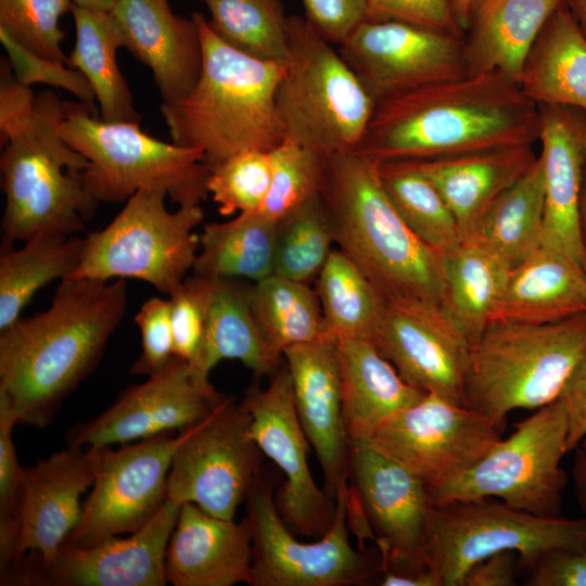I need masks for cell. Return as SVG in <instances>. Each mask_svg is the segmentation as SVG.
I'll return each instance as SVG.
<instances>
[{
	"mask_svg": "<svg viewBox=\"0 0 586 586\" xmlns=\"http://www.w3.org/2000/svg\"><path fill=\"white\" fill-rule=\"evenodd\" d=\"M575 18L581 31L586 38V0H564Z\"/></svg>",
	"mask_w": 586,
	"mask_h": 586,
	"instance_id": "obj_58",
	"label": "cell"
},
{
	"mask_svg": "<svg viewBox=\"0 0 586 586\" xmlns=\"http://www.w3.org/2000/svg\"><path fill=\"white\" fill-rule=\"evenodd\" d=\"M579 221H581V233L583 239V244L586 253V168L584 174V180L582 186L581 194V207H579Z\"/></svg>",
	"mask_w": 586,
	"mask_h": 586,
	"instance_id": "obj_60",
	"label": "cell"
},
{
	"mask_svg": "<svg viewBox=\"0 0 586 586\" xmlns=\"http://www.w3.org/2000/svg\"><path fill=\"white\" fill-rule=\"evenodd\" d=\"M225 359L240 360L257 375L273 374L281 360L255 322L247 288L235 279H216L202 346L195 362L189 366L195 382L212 387L208 374Z\"/></svg>",
	"mask_w": 586,
	"mask_h": 586,
	"instance_id": "obj_32",
	"label": "cell"
},
{
	"mask_svg": "<svg viewBox=\"0 0 586 586\" xmlns=\"http://www.w3.org/2000/svg\"><path fill=\"white\" fill-rule=\"evenodd\" d=\"M575 451L573 480L578 505L586 517V454L581 448Z\"/></svg>",
	"mask_w": 586,
	"mask_h": 586,
	"instance_id": "obj_56",
	"label": "cell"
},
{
	"mask_svg": "<svg viewBox=\"0 0 586 586\" xmlns=\"http://www.w3.org/2000/svg\"><path fill=\"white\" fill-rule=\"evenodd\" d=\"M216 279L193 275L169 295L175 356L192 366L200 353Z\"/></svg>",
	"mask_w": 586,
	"mask_h": 586,
	"instance_id": "obj_46",
	"label": "cell"
},
{
	"mask_svg": "<svg viewBox=\"0 0 586 586\" xmlns=\"http://www.w3.org/2000/svg\"><path fill=\"white\" fill-rule=\"evenodd\" d=\"M335 341L342 413L349 444L366 441L381 423L426 393L407 383L373 342Z\"/></svg>",
	"mask_w": 586,
	"mask_h": 586,
	"instance_id": "obj_29",
	"label": "cell"
},
{
	"mask_svg": "<svg viewBox=\"0 0 586 586\" xmlns=\"http://www.w3.org/2000/svg\"><path fill=\"white\" fill-rule=\"evenodd\" d=\"M251 416L226 397L204 420L183 430L168 475L167 499L195 504L233 520L263 470L264 454L250 434Z\"/></svg>",
	"mask_w": 586,
	"mask_h": 586,
	"instance_id": "obj_13",
	"label": "cell"
},
{
	"mask_svg": "<svg viewBox=\"0 0 586 586\" xmlns=\"http://www.w3.org/2000/svg\"><path fill=\"white\" fill-rule=\"evenodd\" d=\"M252 536L241 523L214 517L195 504L180 506L166 550L167 583L174 586L251 585Z\"/></svg>",
	"mask_w": 586,
	"mask_h": 586,
	"instance_id": "obj_26",
	"label": "cell"
},
{
	"mask_svg": "<svg viewBox=\"0 0 586 586\" xmlns=\"http://www.w3.org/2000/svg\"><path fill=\"white\" fill-rule=\"evenodd\" d=\"M135 320L141 333V354L130 372L151 377L165 369L176 357L170 300L157 296L146 300Z\"/></svg>",
	"mask_w": 586,
	"mask_h": 586,
	"instance_id": "obj_48",
	"label": "cell"
},
{
	"mask_svg": "<svg viewBox=\"0 0 586 586\" xmlns=\"http://www.w3.org/2000/svg\"><path fill=\"white\" fill-rule=\"evenodd\" d=\"M17 419L8 399L0 394V514L18 519V496L23 468L13 441Z\"/></svg>",
	"mask_w": 586,
	"mask_h": 586,
	"instance_id": "obj_51",
	"label": "cell"
},
{
	"mask_svg": "<svg viewBox=\"0 0 586 586\" xmlns=\"http://www.w3.org/2000/svg\"><path fill=\"white\" fill-rule=\"evenodd\" d=\"M240 404L251 416L253 441L284 474L275 495L282 519L298 535L322 537L332 524L334 504L310 473L309 442L296 413L288 366L272 374L266 388L249 387Z\"/></svg>",
	"mask_w": 586,
	"mask_h": 586,
	"instance_id": "obj_18",
	"label": "cell"
},
{
	"mask_svg": "<svg viewBox=\"0 0 586 586\" xmlns=\"http://www.w3.org/2000/svg\"><path fill=\"white\" fill-rule=\"evenodd\" d=\"M65 101L53 90L35 94L0 62V170L5 195L3 240L43 233L74 235L85 229L99 202L79 171L88 165L64 139Z\"/></svg>",
	"mask_w": 586,
	"mask_h": 586,
	"instance_id": "obj_3",
	"label": "cell"
},
{
	"mask_svg": "<svg viewBox=\"0 0 586 586\" xmlns=\"http://www.w3.org/2000/svg\"><path fill=\"white\" fill-rule=\"evenodd\" d=\"M140 123L104 122L80 101H65L61 132L88 162L79 171L100 202H124L143 189H163L179 206L208 195L209 167L202 150L165 142L141 131Z\"/></svg>",
	"mask_w": 586,
	"mask_h": 586,
	"instance_id": "obj_7",
	"label": "cell"
},
{
	"mask_svg": "<svg viewBox=\"0 0 586 586\" xmlns=\"http://www.w3.org/2000/svg\"><path fill=\"white\" fill-rule=\"evenodd\" d=\"M500 430L464 405L425 393L381 423L364 442L431 487L476 463L501 440Z\"/></svg>",
	"mask_w": 586,
	"mask_h": 586,
	"instance_id": "obj_15",
	"label": "cell"
},
{
	"mask_svg": "<svg viewBox=\"0 0 586 586\" xmlns=\"http://www.w3.org/2000/svg\"><path fill=\"white\" fill-rule=\"evenodd\" d=\"M247 297L265 342L281 357L288 347L328 335L318 295L307 283L271 275L247 288Z\"/></svg>",
	"mask_w": 586,
	"mask_h": 586,
	"instance_id": "obj_38",
	"label": "cell"
},
{
	"mask_svg": "<svg viewBox=\"0 0 586 586\" xmlns=\"http://www.w3.org/2000/svg\"><path fill=\"white\" fill-rule=\"evenodd\" d=\"M73 5L72 0H0V28L27 50L67 64L60 18Z\"/></svg>",
	"mask_w": 586,
	"mask_h": 586,
	"instance_id": "obj_45",
	"label": "cell"
},
{
	"mask_svg": "<svg viewBox=\"0 0 586 586\" xmlns=\"http://www.w3.org/2000/svg\"><path fill=\"white\" fill-rule=\"evenodd\" d=\"M306 20L329 42L343 43L367 20L368 0H303Z\"/></svg>",
	"mask_w": 586,
	"mask_h": 586,
	"instance_id": "obj_50",
	"label": "cell"
},
{
	"mask_svg": "<svg viewBox=\"0 0 586 586\" xmlns=\"http://www.w3.org/2000/svg\"><path fill=\"white\" fill-rule=\"evenodd\" d=\"M334 243L320 195L278 221L273 275L307 283L317 277Z\"/></svg>",
	"mask_w": 586,
	"mask_h": 586,
	"instance_id": "obj_42",
	"label": "cell"
},
{
	"mask_svg": "<svg viewBox=\"0 0 586 586\" xmlns=\"http://www.w3.org/2000/svg\"><path fill=\"white\" fill-rule=\"evenodd\" d=\"M586 354V310L547 323L493 322L471 345L464 406L499 429L515 409L560 397Z\"/></svg>",
	"mask_w": 586,
	"mask_h": 586,
	"instance_id": "obj_6",
	"label": "cell"
},
{
	"mask_svg": "<svg viewBox=\"0 0 586 586\" xmlns=\"http://www.w3.org/2000/svg\"><path fill=\"white\" fill-rule=\"evenodd\" d=\"M539 157L545 182L540 246L564 255L586 271L579 221L586 112L557 105H539Z\"/></svg>",
	"mask_w": 586,
	"mask_h": 586,
	"instance_id": "obj_24",
	"label": "cell"
},
{
	"mask_svg": "<svg viewBox=\"0 0 586 586\" xmlns=\"http://www.w3.org/2000/svg\"><path fill=\"white\" fill-rule=\"evenodd\" d=\"M127 305L125 279H64L49 308L0 331V394L17 423H51L100 362Z\"/></svg>",
	"mask_w": 586,
	"mask_h": 586,
	"instance_id": "obj_1",
	"label": "cell"
},
{
	"mask_svg": "<svg viewBox=\"0 0 586 586\" xmlns=\"http://www.w3.org/2000/svg\"><path fill=\"white\" fill-rule=\"evenodd\" d=\"M544 168L539 157L482 216L468 238L508 269L540 246L544 220Z\"/></svg>",
	"mask_w": 586,
	"mask_h": 586,
	"instance_id": "obj_34",
	"label": "cell"
},
{
	"mask_svg": "<svg viewBox=\"0 0 586 586\" xmlns=\"http://www.w3.org/2000/svg\"><path fill=\"white\" fill-rule=\"evenodd\" d=\"M582 140H583L584 153H585V156H586V122H585L584 129H583Z\"/></svg>",
	"mask_w": 586,
	"mask_h": 586,
	"instance_id": "obj_61",
	"label": "cell"
},
{
	"mask_svg": "<svg viewBox=\"0 0 586 586\" xmlns=\"http://www.w3.org/2000/svg\"><path fill=\"white\" fill-rule=\"evenodd\" d=\"M349 445L348 486L374 535L382 572L408 576L429 570L433 505L424 482L366 442Z\"/></svg>",
	"mask_w": 586,
	"mask_h": 586,
	"instance_id": "obj_16",
	"label": "cell"
},
{
	"mask_svg": "<svg viewBox=\"0 0 586 586\" xmlns=\"http://www.w3.org/2000/svg\"><path fill=\"white\" fill-rule=\"evenodd\" d=\"M208 24L225 42L254 58L285 64L288 18L280 0H201Z\"/></svg>",
	"mask_w": 586,
	"mask_h": 586,
	"instance_id": "obj_41",
	"label": "cell"
},
{
	"mask_svg": "<svg viewBox=\"0 0 586 586\" xmlns=\"http://www.w3.org/2000/svg\"><path fill=\"white\" fill-rule=\"evenodd\" d=\"M564 0H477L464 31L467 75L520 80L545 24Z\"/></svg>",
	"mask_w": 586,
	"mask_h": 586,
	"instance_id": "obj_28",
	"label": "cell"
},
{
	"mask_svg": "<svg viewBox=\"0 0 586 586\" xmlns=\"http://www.w3.org/2000/svg\"><path fill=\"white\" fill-rule=\"evenodd\" d=\"M98 455L97 446L84 449L67 445L47 459L23 468L16 565L27 552L42 564L50 563L58 556L79 521L82 509L80 496L93 484Z\"/></svg>",
	"mask_w": 586,
	"mask_h": 586,
	"instance_id": "obj_22",
	"label": "cell"
},
{
	"mask_svg": "<svg viewBox=\"0 0 586 586\" xmlns=\"http://www.w3.org/2000/svg\"><path fill=\"white\" fill-rule=\"evenodd\" d=\"M536 158L532 145L527 144L407 162L442 195L463 241L487 209Z\"/></svg>",
	"mask_w": 586,
	"mask_h": 586,
	"instance_id": "obj_27",
	"label": "cell"
},
{
	"mask_svg": "<svg viewBox=\"0 0 586 586\" xmlns=\"http://www.w3.org/2000/svg\"><path fill=\"white\" fill-rule=\"evenodd\" d=\"M337 50L375 104L467 75L464 35L399 21L366 20Z\"/></svg>",
	"mask_w": 586,
	"mask_h": 586,
	"instance_id": "obj_17",
	"label": "cell"
},
{
	"mask_svg": "<svg viewBox=\"0 0 586 586\" xmlns=\"http://www.w3.org/2000/svg\"><path fill=\"white\" fill-rule=\"evenodd\" d=\"M294 405L315 449L332 504L341 482L348 480L349 441L342 413V387L336 341L326 335L284 349Z\"/></svg>",
	"mask_w": 586,
	"mask_h": 586,
	"instance_id": "obj_23",
	"label": "cell"
},
{
	"mask_svg": "<svg viewBox=\"0 0 586 586\" xmlns=\"http://www.w3.org/2000/svg\"><path fill=\"white\" fill-rule=\"evenodd\" d=\"M180 511L165 501L157 514L127 538L113 536L91 547L62 546L48 564L25 556L1 585L164 586L169 538Z\"/></svg>",
	"mask_w": 586,
	"mask_h": 586,
	"instance_id": "obj_19",
	"label": "cell"
},
{
	"mask_svg": "<svg viewBox=\"0 0 586 586\" xmlns=\"http://www.w3.org/2000/svg\"><path fill=\"white\" fill-rule=\"evenodd\" d=\"M191 17L202 65L187 95L161 105L171 142L202 150L209 169L240 153L271 151L285 139L277 107L284 64L231 47L200 12Z\"/></svg>",
	"mask_w": 586,
	"mask_h": 586,
	"instance_id": "obj_5",
	"label": "cell"
},
{
	"mask_svg": "<svg viewBox=\"0 0 586 586\" xmlns=\"http://www.w3.org/2000/svg\"><path fill=\"white\" fill-rule=\"evenodd\" d=\"M560 398L569 418L568 453L586 437V354L568 380Z\"/></svg>",
	"mask_w": 586,
	"mask_h": 586,
	"instance_id": "obj_53",
	"label": "cell"
},
{
	"mask_svg": "<svg viewBox=\"0 0 586 586\" xmlns=\"http://www.w3.org/2000/svg\"><path fill=\"white\" fill-rule=\"evenodd\" d=\"M586 310V271L539 246L510 270L493 322L547 323Z\"/></svg>",
	"mask_w": 586,
	"mask_h": 586,
	"instance_id": "obj_30",
	"label": "cell"
},
{
	"mask_svg": "<svg viewBox=\"0 0 586 586\" xmlns=\"http://www.w3.org/2000/svg\"><path fill=\"white\" fill-rule=\"evenodd\" d=\"M225 398L214 386L195 382L189 365L175 357L144 383L124 391L100 416L73 425L66 442L78 447L122 445L180 432L204 420Z\"/></svg>",
	"mask_w": 586,
	"mask_h": 586,
	"instance_id": "obj_20",
	"label": "cell"
},
{
	"mask_svg": "<svg viewBox=\"0 0 586 586\" xmlns=\"http://www.w3.org/2000/svg\"><path fill=\"white\" fill-rule=\"evenodd\" d=\"M367 20L399 21L464 35L456 20L453 0H368Z\"/></svg>",
	"mask_w": 586,
	"mask_h": 586,
	"instance_id": "obj_49",
	"label": "cell"
},
{
	"mask_svg": "<svg viewBox=\"0 0 586 586\" xmlns=\"http://www.w3.org/2000/svg\"><path fill=\"white\" fill-rule=\"evenodd\" d=\"M568 412L559 397L517 423L509 437L472 467L426 487L432 505L497 497L521 511L559 517L568 483L560 464L568 453Z\"/></svg>",
	"mask_w": 586,
	"mask_h": 586,
	"instance_id": "obj_9",
	"label": "cell"
},
{
	"mask_svg": "<svg viewBox=\"0 0 586 586\" xmlns=\"http://www.w3.org/2000/svg\"><path fill=\"white\" fill-rule=\"evenodd\" d=\"M269 152L233 155L211 168L207 191L222 216L259 211L269 191Z\"/></svg>",
	"mask_w": 586,
	"mask_h": 586,
	"instance_id": "obj_44",
	"label": "cell"
},
{
	"mask_svg": "<svg viewBox=\"0 0 586 586\" xmlns=\"http://www.w3.org/2000/svg\"><path fill=\"white\" fill-rule=\"evenodd\" d=\"M85 238L43 233L18 249L2 240L0 251V331L18 318L34 295L54 280L69 278L78 267Z\"/></svg>",
	"mask_w": 586,
	"mask_h": 586,
	"instance_id": "obj_36",
	"label": "cell"
},
{
	"mask_svg": "<svg viewBox=\"0 0 586 586\" xmlns=\"http://www.w3.org/2000/svg\"><path fill=\"white\" fill-rule=\"evenodd\" d=\"M519 562L514 551H500L474 563L459 586H513Z\"/></svg>",
	"mask_w": 586,
	"mask_h": 586,
	"instance_id": "obj_54",
	"label": "cell"
},
{
	"mask_svg": "<svg viewBox=\"0 0 586 586\" xmlns=\"http://www.w3.org/2000/svg\"><path fill=\"white\" fill-rule=\"evenodd\" d=\"M586 454V437L579 443L578 447Z\"/></svg>",
	"mask_w": 586,
	"mask_h": 586,
	"instance_id": "obj_62",
	"label": "cell"
},
{
	"mask_svg": "<svg viewBox=\"0 0 586 586\" xmlns=\"http://www.w3.org/2000/svg\"><path fill=\"white\" fill-rule=\"evenodd\" d=\"M0 41L8 54L13 74L21 84L28 87L35 84H47L63 88L98 115L94 91L81 72L65 66V63L49 60L27 50L3 28H0Z\"/></svg>",
	"mask_w": 586,
	"mask_h": 586,
	"instance_id": "obj_47",
	"label": "cell"
},
{
	"mask_svg": "<svg viewBox=\"0 0 586 586\" xmlns=\"http://www.w3.org/2000/svg\"><path fill=\"white\" fill-rule=\"evenodd\" d=\"M112 14L124 48L151 69L162 103L187 95L202 65L201 41L192 17L176 14L169 0H117Z\"/></svg>",
	"mask_w": 586,
	"mask_h": 586,
	"instance_id": "obj_25",
	"label": "cell"
},
{
	"mask_svg": "<svg viewBox=\"0 0 586 586\" xmlns=\"http://www.w3.org/2000/svg\"><path fill=\"white\" fill-rule=\"evenodd\" d=\"M271 180L260 212L275 221L320 194L326 156L284 139L269 151Z\"/></svg>",
	"mask_w": 586,
	"mask_h": 586,
	"instance_id": "obj_43",
	"label": "cell"
},
{
	"mask_svg": "<svg viewBox=\"0 0 586 586\" xmlns=\"http://www.w3.org/2000/svg\"><path fill=\"white\" fill-rule=\"evenodd\" d=\"M539 105L498 73L464 75L375 104L358 148L378 163L429 160L538 141Z\"/></svg>",
	"mask_w": 586,
	"mask_h": 586,
	"instance_id": "obj_2",
	"label": "cell"
},
{
	"mask_svg": "<svg viewBox=\"0 0 586 586\" xmlns=\"http://www.w3.org/2000/svg\"><path fill=\"white\" fill-rule=\"evenodd\" d=\"M273 491L275 479L262 470L245 499L252 586H356L381 576L378 548L355 549L349 542L348 480L339 485L329 531L311 543L294 537L278 510Z\"/></svg>",
	"mask_w": 586,
	"mask_h": 586,
	"instance_id": "obj_11",
	"label": "cell"
},
{
	"mask_svg": "<svg viewBox=\"0 0 586 586\" xmlns=\"http://www.w3.org/2000/svg\"><path fill=\"white\" fill-rule=\"evenodd\" d=\"M72 2L74 5L89 10L112 12L117 0H72Z\"/></svg>",
	"mask_w": 586,
	"mask_h": 586,
	"instance_id": "obj_59",
	"label": "cell"
},
{
	"mask_svg": "<svg viewBox=\"0 0 586 586\" xmlns=\"http://www.w3.org/2000/svg\"><path fill=\"white\" fill-rule=\"evenodd\" d=\"M182 431L99 450L92 491L63 546L91 547L106 538L135 533L167 499L168 475Z\"/></svg>",
	"mask_w": 586,
	"mask_h": 586,
	"instance_id": "obj_14",
	"label": "cell"
},
{
	"mask_svg": "<svg viewBox=\"0 0 586 586\" xmlns=\"http://www.w3.org/2000/svg\"><path fill=\"white\" fill-rule=\"evenodd\" d=\"M381 586H441L437 576L430 570L417 575H398L384 571L380 577Z\"/></svg>",
	"mask_w": 586,
	"mask_h": 586,
	"instance_id": "obj_55",
	"label": "cell"
},
{
	"mask_svg": "<svg viewBox=\"0 0 586 586\" xmlns=\"http://www.w3.org/2000/svg\"><path fill=\"white\" fill-rule=\"evenodd\" d=\"M320 199L334 243L385 303L442 306V254L400 218L382 186L379 163L356 152L326 156Z\"/></svg>",
	"mask_w": 586,
	"mask_h": 586,
	"instance_id": "obj_4",
	"label": "cell"
},
{
	"mask_svg": "<svg viewBox=\"0 0 586 586\" xmlns=\"http://www.w3.org/2000/svg\"><path fill=\"white\" fill-rule=\"evenodd\" d=\"M442 308L474 344L492 323L510 269L470 242L461 241L442 253Z\"/></svg>",
	"mask_w": 586,
	"mask_h": 586,
	"instance_id": "obj_35",
	"label": "cell"
},
{
	"mask_svg": "<svg viewBox=\"0 0 586 586\" xmlns=\"http://www.w3.org/2000/svg\"><path fill=\"white\" fill-rule=\"evenodd\" d=\"M289 55L277 90L285 139L328 156L354 152L375 107L339 50L305 18H288Z\"/></svg>",
	"mask_w": 586,
	"mask_h": 586,
	"instance_id": "obj_8",
	"label": "cell"
},
{
	"mask_svg": "<svg viewBox=\"0 0 586 586\" xmlns=\"http://www.w3.org/2000/svg\"><path fill=\"white\" fill-rule=\"evenodd\" d=\"M530 570L528 586H586V547L550 550Z\"/></svg>",
	"mask_w": 586,
	"mask_h": 586,
	"instance_id": "obj_52",
	"label": "cell"
},
{
	"mask_svg": "<svg viewBox=\"0 0 586 586\" xmlns=\"http://www.w3.org/2000/svg\"><path fill=\"white\" fill-rule=\"evenodd\" d=\"M586 547V517H539L505 502L454 501L433 506L426 536V564L441 586H459L477 561L514 551L530 568L558 548Z\"/></svg>",
	"mask_w": 586,
	"mask_h": 586,
	"instance_id": "obj_12",
	"label": "cell"
},
{
	"mask_svg": "<svg viewBox=\"0 0 586 586\" xmlns=\"http://www.w3.org/2000/svg\"><path fill=\"white\" fill-rule=\"evenodd\" d=\"M316 293L329 336L374 341L385 302L339 249L319 271Z\"/></svg>",
	"mask_w": 586,
	"mask_h": 586,
	"instance_id": "obj_39",
	"label": "cell"
},
{
	"mask_svg": "<svg viewBox=\"0 0 586 586\" xmlns=\"http://www.w3.org/2000/svg\"><path fill=\"white\" fill-rule=\"evenodd\" d=\"M519 85L538 105L586 112V38L565 1L538 35Z\"/></svg>",
	"mask_w": 586,
	"mask_h": 586,
	"instance_id": "obj_31",
	"label": "cell"
},
{
	"mask_svg": "<svg viewBox=\"0 0 586 586\" xmlns=\"http://www.w3.org/2000/svg\"><path fill=\"white\" fill-rule=\"evenodd\" d=\"M379 175L400 218L425 244L442 254L462 241L442 195L409 162L379 163Z\"/></svg>",
	"mask_w": 586,
	"mask_h": 586,
	"instance_id": "obj_40",
	"label": "cell"
},
{
	"mask_svg": "<svg viewBox=\"0 0 586 586\" xmlns=\"http://www.w3.org/2000/svg\"><path fill=\"white\" fill-rule=\"evenodd\" d=\"M373 343L407 383L464 405L471 344L441 305L385 303Z\"/></svg>",
	"mask_w": 586,
	"mask_h": 586,
	"instance_id": "obj_21",
	"label": "cell"
},
{
	"mask_svg": "<svg viewBox=\"0 0 586 586\" xmlns=\"http://www.w3.org/2000/svg\"><path fill=\"white\" fill-rule=\"evenodd\" d=\"M163 189H143L127 201L103 229L85 237L80 263L73 278L138 279L171 295L193 269L204 218L200 205L169 212Z\"/></svg>",
	"mask_w": 586,
	"mask_h": 586,
	"instance_id": "obj_10",
	"label": "cell"
},
{
	"mask_svg": "<svg viewBox=\"0 0 586 586\" xmlns=\"http://www.w3.org/2000/svg\"><path fill=\"white\" fill-rule=\"evenodd\" d=\"M76 40L66 66L81 72L94 91L99 117L104 122L140 123L133 98L116 53L124 47L120 28L112 12L73 5Z\"/></svg>",
	"mask_w": 586,
	"mask_h": 586,
	"instance_id": "obj_33",
	"label": "cell"
},
{
	"mask_svg": "<svg viewBox=\"0 0 586 586\" xmlns=\"http://www.w3.org/2000/svg\"><path fill=\"white\" fill-rule=\"evenodd\" d=\"M277 227L278 222L260 211L206 224L199 234L194 275L211 279L245 278L254 282L273 275Z\"/></svg>",
	"mask_w": 586,
	"mask_h": 586,
	"instance_id": "obj_37",
	"label": "cell"
},
{
	"mask_svg": "<svg viewBox=\"0 0 586 586\" xmlns=\"http://www.w3.org/2000/svg\"><path fill=\"white\" fill-rule=\"evenodd\" d=\"M476 1L477 0H453L456 20L463 31L468 28Z\"/></svg>",
	"mask_w": 586,
	"mask_h": 586,
	"instance_id": "obj_57",
	"label": "cell"
}]
</instances>
